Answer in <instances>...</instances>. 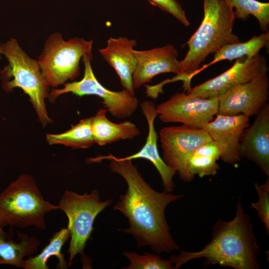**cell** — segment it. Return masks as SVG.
Instances as JSON below:
<instances>
[{
  "instance_id": "1",
  "label": "cell",
  "mask_w": 269,
  "mask_h": 269,
  "mask_svg": "<svg viewBox=\"0 0 269 269\" xmlns=\"http://www.w3.org/2000/svg\"><path fill=\"white\" fill-rule=\"evenodd\" d=\"M109 160L111 171L121 175L127 189L113 206L128 220L129 227L122 231L132 235L137 248L150 246L160 254L179 250L173 238L165 215V209L172 202L183 197L165 190L158 192L148 184L131 160H119L112 154L91 158L92 162Z\"/></svg>"
},
{
  "instance_id": "2",
  "label": "cell",
  "mask_w": 269,
  "mask_h": 269,
  "mask_svg": "<svg viewBox=\"0 0 269 269\" xmlns=\"http://www.w3.org/2000/svg\"><path fill=\"white\" fill-rule=\"evenodd\" d=\"M261 248L253 232L250 216L241 201L236 205L234 218L229 221L218 219L212 228L210 242L195 252L180 251L169 260L175 269L197 259H205L204 265H218L234 269H259Z\"/></svg>"
},
{
  "instance_id": "3",
  "label": "cell",
  "mask_w": 269,
  "mask_h": 269,
  "mask_svg": "<svg viewBox=\"0 0 269 269\" xmlns=\"http://www.w3.org/2000/svg\"><path fill=\"white\" fill-rule=\"evenodd\" d=\"M203 10L200 25L186 42L188 51L180 61V73L168 80V82L182 81L187 92L192 88V78L208 55L228 44L240 42L233 33L236 18L233 7L223 0H204Z\"/></svg>"
},
{
  "instance_id": "4",
  "label": "cell",
  "mask_w": 269,
  "mask_h": 269,
  "mask_svg": "<svg viewBox=\"0 0 269 269\" xmlns=\"http://www.w3.org/2000/svg\"><path fill=\"white\" fill-rule=\"evenodd\" d=\"M0 54L8 61L0 71L3 89L9 93L15 88L21 89L29 97L41 126L44 127L51 123L45 104V100L49 98V87L37 61L29 57L13 38L0 44Z\"/></svg>"
},
{
  "instance_id": "5",
  "label": "cell",
  "mask_w": 269,
  "mask_h": 269,
  "mask_svg": "<svg viewBox=\"0 0 269 269\" xmlns=\"http://www.w3.org/2000/svg\"><path fill=\"white\" fill-rule=\"evenodd\" d=\"M58 210L45 200L34 178L22 174L0 194V225L2 227L46 228L45 216Z\"/></svg>"
},
{
  "instance_id": "6",
  "label": "cell",
  "mask_w": 269,
  "mask_h": 269,
  "mask_svg": "<svg viewBox=\"0 0 269 269\" xmlns=\"http://www.w3.org/2000/svg\"><path fill=\"white\" fill-rule=\"evenodd\" d=\"M92 40L78 37L65 40L58 32L51 34L37 60L47 86L57 87L78 77L80 61L92 54Z\"/></svg>"
},
{
  "instance_id": "7",
  "label": "cell",
  "mask_w": 269,
  "mask_h": 269,
  "mask_svg": "<svg viewBox=\"0 0 269 269\" xmlns=\"http://www.w3.org/2000/svg\"><path fill=\"white\" fill-rule=\"evenodd\" d=\"M111 199L101 201L99 192L94 190L89 194H78L65 190L57 205L68 218L67 228L70 232L68 266L74 259L82 254L93 230V225L98 215L111 203Z\"/></svg>"
},
{
  "instance_id": "8",
  "label": "cell",
  "mask_w": 269,
  "mask_h": 269,
  "mask_svg": "<svg viewBox=\"0 0 269 269\" xmlns=\"http://www.w3.org/2000/svg\"><path fill=\"white\" fill-rule=\"evenodd\" d=\"M92 54H87L82 58L84 65L83 78L78 81L66 83L61 89H54L49 93V99L54 101L60 95L71 93L78 96L95 95L102 100L104 108L112 116L118 119L131 117L138 106V101L134 95L124 89L120 91L109 90L96 78L92 68Z\"/></svg>"
},
{
  "instance_id": "9",
  "label": "cell",
  "mask_w": 269,
  "mask_h": 269,
  "mask_svg": "<svg viewBox=\"0 0 269 269\" xmlns=\"http://www.w3.org/2000/svg\"><path fill=\"white\" fill-rule=\"evenodd\" d=\"M157 116L165 123L204 128L218 112V98L191 96L187 93H177L156 107Z\"/></svg>"
},
{
  "instance_id": "10",
  "label": "cell",
  "mask_w": 269,
  "mask_h": 269,
  "mask_svg": "<svg viewBox=\"0 0 269 269\" xmlns=\"http://www.w3.org/2000/svg\"><path fill=\"white\" fill-rule=\"evenodd\" d=\"M159 134L162 158L181 179L189 157L198 147L212 140L204 128L184 125L164 127Z\"/></svg>"
},
{
  "instance_id": "11",
  "label": "cell",
  "mask_w": 269,
  "mask_h": 269,
  "mask_svg": "<svg viewBox=\"0 0 269 269\" xmlns=\"http://www.w3.org/2000/svg\"><path fill=\"white\" fill-rule=\"evenodd\" d=\"M243 58L237 59L233 65L224 72L191 88L187 93L191 96L218 98L230 89L259 75L268 73L267 61L263 55L258 54L252 57Z\"/></svg>"
},
{
  "instance_id": "12",
  "label": "cell",
  "mask_w": 269,
  "mask_h": 269,
  "mask_svg": "<svg viewBox=\"0 0 269 269\" xmlns=\"http://www.w3.org/2000/svg\"><path fill=\"white\" fill-rule=\"evenodd\" d=\"M269 79L267 74L228 91L218 98V114L226 116L256 115L268 103Z\"/></svg>"
},
{
  "instance_id": "13",
  "label": "cell",
  "mask_w": 269,
  "mask_h": 269,
  "mask_svg": "<svg viewBox=\"0 0 269 269\" xmlns=\"http://www.w3.org/2000/svg\"><path fill=\"white\" fill-rule=\"evenodd\" d=\"M133 52L136 65L133 75L134 90L150 82L157 75L173 73L178 75L181 70V62L177 60L178 51L171 44L145 50Z\"/></svg>"
},
{
  "instance_id": "14",
  "label": "cell",
  "mask_w": 269,
  "mask_h": 269,
  "mask_svg": "<svg viewBox=\"0 0 269 269\" xmlns=\"http://www.w3.org/2000/svg\"><path fill=\"white\" fill-rule=\"evenodd\" d=\"M250 126L249 117L243 115L226 116L217 114L214 120L204 129L222 150L220 158L225 163L234 164L241 159L240 140L244 131Z\"/></svg>"
},
{
  "instance_id": "15",
  "label": "cell",
  "mask_w": 269,
  "mask_h": 269,
  "mask_svg": "<svg viewBox=\"0 0 269 269\" xmlns=\"http://www.w3.org/2000/svg\"><path fill=\"white\" fill-rule=\"evenodd\" d=\"M239 152L254 162L266 175L269 176V104H266L256 115L251 126L243 132L240 140Z\"/></svg>"
},
{
  "instance_id": "16",
  "label": "cell",
  "mask_w": 269,
  "mask_h": 269,
  "mask_svg": "<svg viewBox=\"0 0 269 269\" xmlns=\"http://www.w3.org/2000/svg\"><path fill=\"white\" fill-rule=\"evenodd\" d=\"M141 112L145 117L148 126V134L145 142L137 152L123 157L119 160H131L142 158L151 162L158 172L164 190L171 192L174 187L173 180L176 171L169 167L160 156L157 148L158 135L155 130L154 120L157 116L156 107L150 101H144L140 104Z\"/></svg>"
},
{
  "instance_id": "17",
  "label": "cell",
  "mask_w": 269,
  "mask_h": 269,
  "mask_svg": "<svg viewBox=\"0 0 269 269\" xmlns=\"http://www.w3.org/2000/svg\"><path fill=\"white\" fill-rule=\"evenodd\" d=\"M135 39L127 37H111L105 47L99 50L103 58L117 72L124 89L135 95L133 85V75L136 65L133 52L136 45Z\"/></svg>"
},
{
  "instance_id": "18",
  "label": "cell",
  "mask_w": 269,
  "mask_h": 269,
  "mask_svg": "<svg viewBox=\"0 0 269 269\" xmlns=\"http://www.w3.org/2000/svg\"><path fill=\"white\" fill-rule=\"evenodd\" d=\"M13 234L5 232L0 225V265H8L24 268L26 257L34 255L40 245L36 237L19 233L17 241Z\"/></svg>"
},
{
  "instance_id": "19",
  "label": "cell",
  "mask_w": 269,
  "mask_h": 269,
  "mask_svg": "<svg viewBox=\"0 0 269 269\" xmlns=\"http://www.w3.org/2000/svg\"><path fill=\"white\" fill-rule=\"evenodd\" d=\"M107 111L100 109L92 117L91 130L95 143L99 146L120 140L133 139L140 134L138 128L133 123L126 121L115 123L106 116Z\"/></svg>"
},
{
  "instance_id": "20",
  "label": "cell",
  "mask_w": 269,
  "mask_h": 269,
  "mask_svg": "<svg viewBox=\"0 0 269 269\" xmlns=\"http://www.w3.org/2000/svg\"><path fill=\"white\" fill-rule=\"evenodd\" d=\"M269 31L258 36H253L249 40L244 42L228 44L214 53V58L209 63L200 68L196 75L208 67L222 60L231 61L243 57H252L259 54L260 50L266 47L269 48Z\"/></svg>"
},
{
  "instance_id": "21",
  "label": "cell",
  "mask_w": 269,
  "mask_h": 269,
  "mask_svg": "<svg viewBox=\"0 0 269 269\" xmlns=\"http://www.w3.org/2000/svg\"><path fill=\"white\" fill-rule=\"evenodd\" d=\"M70 236L67 227L61 228L49 239L48 244L35 256H30L25 261L24 269H48V260L52 256L58 259L57 269H66L69 267L68 262L62 253V249Z\"/></svg>"
},
{
  "instance_id": "22",
  "label": "cell",
  "mask_w": 269,
  "mask_h": 269,
  "mask_svg": "<svg viewBox=\"0 0 269 269\" xmlns=\"http://www.w3.org/2000/svg\"><path fill=\"white\" fill-rule=\"evenodd\" d=\"M91 123L92 117L83 119L62 133L47 134L46 141L50 145L62 144L74 149L88 148L95 143Z\"/></svg>"
},
{
  "instance_id": "23",
  "label": "cell",
  "mask_w": 269,
  "mask_h": 269,
  "mask_svg": "<svg viewBox=\"0 0 269 269\" xmlns=\"http://www.w3.org/2000/svg\"><path fill=\"white\" fill-rule=\"evenodd\" d=\"M235 8V18L246 20L250 15L258 20L260 27L263 32L268 31L269 25V3L257 0H223Z\"/></svg>"
},
{
  "instance_id": "24",
  "label": "cell",
  "mask_w": 269,
  "mask_h": 269,
  "mask_svg": "<svg viewBox=\"0 0 269 269\" xmlns=\"http://www.w3.org/2000/svg\"><path fill=\"white\" fill-rule=\"evenodd\" d=\"M217 160L211 156L191 154L187 161L181 180L188 182L196 175L200 177L215 175L220 169Z\"/></svg>"
},
{
  "instance_id": "25",
  "label": "cell",
  "mask_w": 269,
  "mask_h": 269,
  "mask_svg": "<svg viewBox=\"0 0 269 269\" xmlns=\"http://www.w3.org/2000/svg\"><path fill=\"white\" fill-rule=\"evenodd\" d=\"M124 255L130 261L126 269H175L169 260L161 258L159 256L145 252L140 255L136 252H125Z\"/></svg>"
},
{
  "instance_id": "26",
  "label": "cell",
  "mask_w": 269,
  "mask_h": 269,
  "mask_svg": "<svg viewBox=\"0 0 269 269\" xmlns=\"http://www.w3.org/2000/svg\"><path fill=\"white\" fill-rule=\"evenodd\" d=\"M258 194V200L256 203L252 202L250 208L256 210L257 216L264 225V228L269 234V178L264 184L259 185L254 183Z\"/></svg>"
},
{
  "instance_id": "27",
  "label": "cell",
  "mask_w": 269,
  "mask_h": 269,
  "mask_svg": "<svg viewBox=\"0 0 269 269\" xmlns=\"http://www.w3.org/2000/svg\"><path fill=\"white\" fill-rule=\"evenodd\" d=\"M154 6L158 7L161 10L169 13L176 18L186 26L190 24L185 12L181 4L177 0H147Z\"/></svg>"
},
{
  "instance_id": "28",
  "label": "cell",
  "mask_w": 269,
  "mask_h": 269,
  "mask_svg": "<svg viewBox=\"0 0 269 269\" xmlns=\"http://www.w3.org/2000/svg\"><path fill=\"white\" fill-rule=\"evenodd\" d=\"M192 154L211 156L218 160L222 155V150L214 140L207 142L198 147Z\"/></svg>"
}]
</instances>
